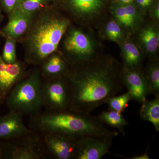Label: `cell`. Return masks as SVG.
Wrapping results in <instances>:
<instances>
[{"label": "cell", "instance_id": "6da1fadb", "mask_svg": "<svg viewBox=\"0 0 159 159\" xmlns=\"http://www.w3.org/2000/svg\"><path fill=\"white\" fill-rule=\"evenodd\" d=\"M120 66L113 58L97 57L70 66L66 76L68 84L69 110L90 114L123 89Z\"/></svg>", "mask_w": 159, "mask_h": 159}, {"label": "cell", "instance_id": "7a4b0ae2", "mask_svg": "<svg viewBox=\"0 0 159 159\" xmlns=\"http://www.w3.org/2000/svg\"><path fill=\"white\" fill-rule=\"evenodd\" d=\"M70 21L54 6L49 5L34 15L31 26L21 40L25 51V62L40 66L48 56L57 52L68 29Z\"/></svg>", "mask_w": 159, "mask_h": 159}, {"label": "cell", "instance_id": "3957f363", "mask_svg": "<svg viewBox=\"0 0 159 159\" xmlns=\"http://www.w3.org/2000/svg\"><path fill=\"white\" fill-rule=\"evenodd\" d=\"M29 127L41 135L60 134L75 139L86 135L117 136L119 132L110 130L99 119L90 114L67 109L39 112L29 116Z\"/></svg>", "mask_w": 159, "mask_h": 159}, {"label": "cell", "instance_id": "277c9868", "mask_svg": "<svg viewBox=\"0 0 159 159\" xmlns=\"http://www.w3.org/2000/svg\"><path fill=\"white\" fill-rule=\"evenodd\" d=\"M42 79L39 68L30 70L8 94L5 102L9 110L29 116L40 111L43 107L41 97Z\"/></svg>", "mask_w": 159, "mask_h": 159}, {"label": "cell", "instance_id": "5b68a950", "mask_svg": "<svg viewBox=\"0 0 159 159\" xmlns=\"http://www.w3.org/2000/svg\"><path fill=\"white\" fill-rule=\"evenodd\" d=\"M50 159L42 136L32 131L20 136L0 140V159Z\"/></svg>", "mask_w": 159, "mask_h": 159}, {"label": "cell", "instance_id": "8992f818", "mask_svg": "<svg viewBox=\"0 0 159 159\" xmlns=\"http://www.w3.org/2000/svg\"><path fill=\"white\" fill-rule=\"evenodd\" d=\"M66 33L63 45L70 66L97 58L94 57L93 43L87 34L76 28L67 30Z\"/></svg>", "mask_w": 159, "mask_h": 159}, {"label": "cell", "instance_id": "52a82bcc", "mask_svg": "<svg viewBox=\"0 0 159 159\" xmlns=\"http://www.w3.org/2000/svg\"><path fill=\"white\" fill-rule=\"evenodd\" d=\"M41 97L43 107L47 110L68 109L70 98L68 84L66 77L43 79Z\"/></svg>", "mask_w": 159, "mask_h": 159}, {"label": "cell", "instance_id": "ba28073f", "mask_svg": "<svg viewBox=\"0 0 159 159\" xmlns=\"http://www.w3.org/2000/svg\"><path fill=\"white\" fill-rule=\"evenodd\" d=\"M113 137L86 135L76 139L75 159H100L109 153Z\"/></svg>", "mask_w": 159, "mask_h": 159}, {"label": "cell", "instance_id": "9c48e42d", "mask_svg": "<svg viewBox=\"0 0 159 159\" xmlns=\"http://www.w3.org/2000/svg\"><path fill=\"white\" fill-rule=\"evenodd\" d=\"M42 136L49 157L54 159H75L76 139L67 135L55 134Z\"/></svg>", "mask_w": 159, "mask_h": 159}, {"label": "cell", "instance_id": "30bf717a", "mask_svg": "<svg viewBox=\"0 0 159 159\" xmlns=\"http://www.w3.org/2000/svg\"><path fill=\"white\" fill-rule=\"evenodd\" d=\"M28 65L19 60L14 63H6L0 54V106L5 102L12 88L29 74Z\"/></svg>", "mask_w": 159, "mask_h": 159}, {"label": "cell", "instance_id": "8fae6325", "mask_svg": "<svg viewBox=\"0 0 159 159\" xmlns=\"http://www.w3.org/2000/svg\"><path fill=\"white\" fill-rule=\"evenodd\" d=\"M123 85L131 95L132 100L142 103L148 95V82L145 72L141 68L122 67L120 74Z\"/></svg>", "mask_w": 159, "mask_h": 159}, {"label": "cell", "instance_id": "7c38bea8", "mask_svg": "<svg viewBox=\"0 0 159 159\" xmlns=\"http://www.w3.org/2000/svg\"><path fill=\"white\" fill-rule=\"evenodd\" d=\"M34 15L16 9L8 15L9 21L1 30L2 35L16 40L21 39L30 28Z\"/></svg>", "mask_w": 159, "mask_h": 159}, {"label": "cell", "instance_id": "4fadbf2b", "mask_svg": "<svg viewBox=\"0 0 159 159\" xmlns=\"http://www.w3.org/2000/svg\"><path fill=\"white\" fill-rule=\"evenodd\" d=\"M23 116L21 113L10 111L0 116V140L12 139L32 131L25 125Z\"/></svg>", "mask_w": 159, "mask_h": 159}, {"label": "cell", "instance_id": "5bb4252c", "mask_svg": "<svg viewBox=\"0 0 159 159\" xmlns=\"http://www.w3.org/2000/svg\"><path fill=\"white\" fill-rule=\"evenodd\" d=\"M61 3L72 14L81 18L97 15L104 6L103 0H62Z\"/></svg>", "mask_w": 159, "mask_h": 159}, {"label": "cell", "instance_id": "9a60e30c", "mask_svg": "<svg viewBox=\"0 0 159 159\" xmlns=\"http://www.w3.org/2000/svg\"><path fill=\"white\" fill-rule=\"evenodd\" d=\"M39 66L40 73L43 79L66 77L70 68L66 58L57 52L50 55Z\"/></svg>", "mask_w": 159, "mask_h": 159}, {"label": "cell", "instance_id": "2e32d148", "mask_svg": "<svg viewBox=\"0 0 159 159\" xmlns=\"http://www.w3.org/2000/svg\"><path fill=\"white\" fill-rule=\"evenodd\" d=\"M122 58L125 68H141L142 56L139 48L133 43L125 42L122 47Z\"/></svg>", "mask_w": 159, "mask_h": 159}, {"label": "cell", "instance_id": "e0dca14e", "mask_svg": "<svg viewBox=\"0 0 159 159\" xmlns=\"http://www.w3.org/2000/svg\"><path fill=\"white\" fill-rule=\"evenodd\" d=\"M139 115L142 120L151 122L157 131L159 130V97L145 99L142 102Z\"/></svg>", "mask_w": 159, "mask_h": 159}, {"label": "cell", "instance_id": "ac0fdd59", "mask_svg": "<svg viewBox=\"0 0 159 159\" xmlns=\"http://www.w3.org/2000/svg\"><path fill=\"white\" fill-rule=\"evenodd\" d=\"M139 38L146 52L150 56H154L159 47V35L157 30L153 26H145L140 31Z\"/></svg>", "mask_w": 159, "mask_h": 159}, {"label": "cell", "instance_id": "d6986e66", "mask_svg": "<svg viewBox=\"0 0 159 159\" xmlns=\"http://www.w3.org/2000/svg\"><path fill=\"white\" fill-rule=\"evenodd\" d=\"M111 9L116 21L120 26L133 30L138 27L139 24L129 13L126 5L119 2L115 3L112 5Z\"/></svg>", "mask_w": 159, "mask_h": 159}, {"label": "cell", "instance_id": "ffe728a7", "mask_svg": "<svg viewBox=\"0 0 159 159\" xmlns=\"http://www.w3.org/2000/svg\"><path fill=\"white\" fill-rule=\"evenodd\" d=\"M98 117L102 123L117 129L124 136H125L124 129L129 123L124 118L122 113L108 110L103 111Z\"/></svg>", "mask_w": 159, "mask_h": 159}, {"label": "cell", "instance_id": "44dd1931", "mask_svg": "<svg viewBox=\"0 0 159 159\" xmlns=\"http://www.w3.org/2000/svg\"><path fill=\"white\" fill-rule=\"evenodd\" d=\"M144 71L148 82V94L159 97V65L157 60L151 61Z\"/></svg>", "mask_w": 159, "mask_h": 159}, {"label": "cell", "instance_id": "7402d4cb", "mask_svg": "<svg viewBox=\"0 0 159 159\" xmlns=\"http://www.w3.org/2000/svg\"><path fill=\"white\" fill-rule=\"evenodd\" d=\"M132 100L131 95L129 91L120 96L111 97L107 101L109 110H113L122 113L125 111L128 102Z\"/></svg>", "mask_w": 159, "mask_h": 159}, {"label": "cell", "instance_id": "603a6c76", "mask_svg": "<svg viewBox=\"0 0 159 159\" xmlns=\"http://www.w3.org/2000/svg\"><path fill=\"white\" fill-rule=\"evenodd\" d=\"M50 1L51 0H20L17 9L26 13L35 14L48 5Z\"/></svg>", "mask_w": 159, "mask_h": 159}, {"label": "cell", "instance_id": "cb8c5ba5", "mask_svg": "<svg viewBox=\"0 0 159 159\" xmlns=\"http://www.w3.org/2000/svg\"><path fill=\"white\" fill-rule=\"evenodd\" d=\"M1 56L6 63L12 64L18 60L16 56V40L11 38L6 37Z\"/></svg>", "mask_w": 159, "mask_h": 159}, {"label": "cell", "instance_id": "d4e9b609", "mask_svg": "<svg viewBox=\"0 0 159 159\" xmlns=\"http://www.w3.org/2000/svg\"><path fill=\"white\" fill-rule=\"evenodd\" d=\"M105 34L109 39L115 42L121 43L124 38V33L121 26L116 21L113 20L107 24Z\"/></svg>", "mask_w": 159, "mask_h": 159}, {"label": "cell", "instance_id": "484cf974", "mask_svg": "<svg viewBox=\"0 0 159 159\" xmlns=\"http://www.w3.org/2000/svg\"><path fill=\"white\" fill-rule=\"evenodd\" d=\"M20 2V0H1L2 7L8 15L17 9Z\"/></svg>", "mask_w": 159, "mask_h": 159}, {"label": "cell", "instance_id": "4316f807", "mask_svg": "<svg viewBox=\"0 0 159 159\" xmlns=\"http://www.w3.org/2000/svg\"><path fill=\"white\" fill-rule=\"evenodd\" d=\"M152 16L154 19L158 20L159 19V4L158 2L156 3L152 9Z\"/></svg>", "mask_w": 159, "mask_h": 159}, {"label": "cell", "instance_id": "83f0119b", "mask_svg": "<svg viewBox=\"0 0 159 159\" xmlns=\"http://www.w3.org/2000/svg\"><path fill=\"white\" fill-rule=\"evenodd\" d=\"M148 148L146 150V152H145L144 154L141 155L140 156H138L134 157L130 159H149L150 158L148 156Z\"/></svg>", "mask_w": 159, "mask_h": 159}, {"label": "cell", "instance_id": "f1b7e54d", "mask_svg": "<svg viewBox=\"0 0 159 159\" xmlns=\"http://www.w3.org/2000/svg\"><path fill=\"white\" fill-rule=\"evenodd\" d=\"M145 2L146 10H148L152 7L154 4V0H144Z\"/></svg>", "mask_w": 159, "mask_h": 159}, {"label": "cell", "instance_id": "f546056e", "mask_svg": "<svg viewBox=\"0 0 159 159\" xmlns=\"http://www.w3.org/2000/svg\"><path fill=\"white\" fill-rule=\"evenodd\" d=\"M120 3H122L124 5H130L132 4L134 2V0H119Z\"/></svg>", "mask_w": 159, "mask_h": 159}, {"label": "cell", "instance_id": "4dcf8cb0", "mask_svg": "<svg viewBox=\"0 0 159 159\" xmlns=\"http://www.w3.org/2000/svg\"><path fill=\"white\" fill-rule=\"evenodd\" d=\"M1 15H0V24H1ZM0 34H2V32H1V30H0Z\"/></svg>", "mask_w": 159, "mask_h": 159}]
</instances>
